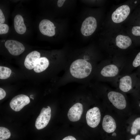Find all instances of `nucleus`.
Returning <instances> with one entry per match:
<instances>
[{"label": "nucleus", "mask_w": 140, "mask_h": 140, "mask_svg": "<svg viewBox=\"0 0 140 140\" xmlns=\"http://www.w3.org/2000/svg\"><path fill=\"white\" fill-rule=\"evenodd\" d=\"M126 127L127 139L138 134L140 130V117L134 120L130 116L127 117L126 120Z\"/></svg>", "instance_id": "9"}, {"label": "nucleus", "mask_w": 140, "mask_h": 140, "mask_svg": "<svg viewBox=\"0 0 140 140\" xmlns=\"http://www.w3.org/2000/svg\"><path fill=\"white\" fill-rule=\"evenodd\" d=\"M130 9L128 5H121L115 10L111 15V19L114 23L119 24L125 20L129 16Z\"/></svg>", "instance_id": "6"}, {"label": "nucleus", "mask_w": 140, "mask_h": 140, "mask_svg": "<svg viewBox=\"0 0 140 140\" xmlns=\"http://www.w3.org/2000/svg\"><path fill=\"white\" fill-rule=\"evenodd\" d=\"M132 65L135 68L140 66V51L137 54L132 61Z\"/></svg>", "instance_id": "20"}, {"label": "nucleus", "mask_w": 140, "mask_h": 140, "mask_svg": "<svg viewBox=\"0 0 140 140\" xmlns=\"http://www.w3.org/2000/svg\"><path fill=\"white\" fill-rule=\"evenodd\" d=\"M128 138L127 140H140V134H137L135 136Z\"/></svg>", "instance_id": "25"}, {"label": "nucleus", "mask_w": 140, "mask_h": 140, "mask_svg": "<svg viewBox=\"0 0 140 140\" xmlns=\"http://www.w3.org/2000/svg\"><path fill=\"white\" fill-rule=\"evenodd\" d=\"M125 62L124 60H113L99 63L93 78L99 81H113L120 75Z\"/></svg>", "instance_id": "4"}, {"label": "nucleus", "mask_w": 140, "mask_h": 140, "mask_svg": "<svg viewBox=\"0 0 140 140\" xmlns=\"http://www.w3.org/2000/svg\"><path fill=\"white\" fill-rule=\"evenodd\" d=\"M5 46L9 53L13 55L20 54L24 51L25 49L22 43L15 40H10L6 41Z\"/></svg>", "instance_id": "11"}, {"label": "nucleus", "mask_w": 140, "mask_h": 140, "mask_svg": "<svg viewBox=\"0 0 140 140\" xmlns=\"http://www.w3.org/2000/svg\"><path fill=\"white\" fill-rule=\"evenodd\" d=\"M55 27L52 22L47 19L42 20L39 25L40 32L43 35L49 37L53 36L55 34Z\"/></svg>", "instance_id": "13"}, {"label": "nucleus", "mask_w": 140, "mask_h": 140, "mask_svg": "<svg viewBox=\"0 0 140 140\" xmlns=\"http://www.w3.org/2000/svg\"><path fill=\"white\" fill-rule=\"evenodd\" d=\"M132 43L131 38L128 36L120 34L116 37L114 44L117 49L123 50L128 49Z\"/></svg>", "instance_id": "12"}, {"label": "nucleus", "mask_w": 140, "mask_h": 140, "mask_svg": "<svg viewBox=\"0 0 140 140\" xmlns=\"http://www.w3.org/2000/svg\"><path fill=\"white\" fill-rule=\"evenodd\" d=\"M8 25L5 24L0 23V34H2L7 33L9 30Z\"/></svg>", "instance_id": "22"}, {"label": "nucleus", "mask_w": 140, "mask_h": 140, "mask_svg": "<svg viewBox=\"0 0 140 140\" xmlns=\"http://www.w3.org/2000/svg\"><path fill=\"white\" fill-rule=\"evenodd\" d=\"M65 0H59L57 1V5L59 7H60L62 6Z\"/></svg>", "instance_id": "27"}, {"label": "nucleus", "mask_w": 140, "mask_h": 140, "mask_svg": "<svg viewBox=\"0 0 140 140\" xmlns=\"http://www.w3.org/2000/svg\"><path fill=\"white\" fill-rule=\"evenodd\" d=\"M40 53L36 51L29 53L26 57L24 62L25 67L29 69L33 68L36 61L40 58Z\"/></svg>", "instance_id": "15"}, {"label": "nucleus", "mask_w": 140, "mask_h": 140, "mask_svg": "<svg viewBox=\"0 0 140 140\" xmlns=\"http://www.w3.org/2000/svg\"><path fill=\"white\" fill-rule=\"evenodd\" d=\"M51 117V110L49 106L47 108H43L40 114L37 118L35 125L38 130L43 129L48 124Z\"/></svg>", "instance_id": "7"}, {"label": "nucleus", "mask_w": 140, "mask_h": 140, "mask_svg": "<svg viewBox=\"0 0 140 140\" xmlns=\"http://www.w3.org/2000/svg\"><path fill=\"white\" fill-rule=\"evenodd\" d=\"M138 106L139 107H140V103H139Z\"/></svg>", "instance_id": "29"}, {"label": "nucleus", "mask_w": 140, "mask_h": 140, "mask_svg": "<svg viewBox=\"0 0 140 140\" xmlns=\"http://www.w3.org/2000/svg\"><path fill=\"white\" fill-rule=\"evenodd\" d=\"M11 73V70L5 67L0 66V79H5L9 78Z\"/></svg>", "instance_id": "18"}, {"label": "nucleus", "mask_w": 140, "mask_h": 140, "mask_svg": "<svg viewBox=\"0 0 140 140\" xmlns=\"http://www.w3.org/2000/svg\"><path fill=\"white\" fill-rule=\"evenodd\" d=\"M83 111L82 104L80 103H76L69 110L67 114L68 118L71 121H77L80 119Z\"/></svg>", "instance_id": "14"}, {"label": "nucleus", "mask_w": 140, "mask_h": 140, "mask_svg": "<svg viewBox=\"0 0 140 140\" xmlns=\"http://www.w3.org/2000/svg\"><path fill=\"white\" fill-rule=\"evenodd\" d=\"M10 136L11 133L8 129L3 127H0V140H6Z\"/></svg>", "instance_id": "19"}, {"label": "nucleus", "mask_w": 140, "mask_h": 140, "mask_svg": "<svg viewBox=\"0 0 140 140\" xmlns=\"http://www.w3.org/2000/svg\"><path fill=\"white\" fill-rule=\"evenodd\" d=\"M127 118L105 108L101 122L103 140H127Z\"/></svg>", "instance_id": "2"}, {"label": "nucleus", "mask_w": 140, "mask_h": 140, "mask_svg": "<svg viewBox=\"0 0 140 140\" xmlns=\"http://www.w3.org/2000/svg\"><path fill=\"white\" fill-rule=\"evenodd\" d=\"M14 24L15 30L18 34H23L26 32V27L24 23L23 18L21 15H17L15 16Z\"/></svg>", "instance_id": "17"}, {"label": "nucleus", "mask_w": 140, "mask_h": 140, "mask_svg": "<svg viewBox=\"0 0 140 140\" xmlns=\"http://www.w3.org/2000/svg\"><path fill=\"white\" fill-rule=\"evenodd\" d=\"M103 118V117H102ZM101 111L99 108L94 107L89 109L86 114V119L87 125L90 128H95L97 127L102 120Z\"/></svg>", "instance_id": "5"}, {"label": "nucleus", "mask_w": 140, "mask_h": 140, "mask_svg": "<svg viewBox=\"0 0 140 140\" xmlns=\"http://www.w3.org/2000/svg\"><path fill=\"white\" fill-rule=\"evenodd\" d=\"M5 19L4 14L1 9H0V23L3 24Z\"/></svg>", "instance_id": "23"}, {"label": "nucleus", "mask_w": 140, "mask_h": 140, "mask_svg": "<svg viewBox=\"0 0 140 140\" xmlns=\"http://www.w3.org/2000/svg\"><path fill=\"white\" fill-rule=\"evenodd\" d=\"M86 52L80 56L69 59H66L63 75L61 78L60 85H66L71 82L89 83L93 78L99 63L97 59Z\"/></svg>", "instance_id": "1"}, {"label": "nucleus", "mask_w": 140, "mask_h": 140, "mask_svg": "<svg viewBox=\"0 0 140 140\" xmlns=\"http://www.w3.org/2000/svg\"><path fill=\"white\" fill-rule=\"evenodd\" d=\"M103 91L104 106L120 115L127 118L131 115L130 106L126 94L100 86Z\"/></svg>", "instance_id": "3"}, {"label": "nucleus", "mask_w": 140, "mask_h": 140, "mask_svg": "<svg viewBox=\"0 0 140 140\" xmlns=\"http://www.w3.org/2000/svg\"><path fill=\"white\" fill-rule=\"evenodd\" d=\"M131 33L133 36L140 37V26H133L131 29Z\"/></svg>", "instance_id": "21"}, {"label": "nucleus", "mask_w": 140, "mask_h": 140, "mask_svg": "<svg viewBox=\"0 0 140 140\" xmlns=\"http://www.w3.org/2000/svg\"><path fill=\"white\" fill-rule=\"evenodd\" d=\"M97 27V22L95 18L93 16H89L86 18L83 22L81 32L84 36H89L94 33Z\"/></svg>", "instance_id": "8"}, {"label": "nucleus", "mask_w": 140, "mask_h": 140, "mask_svg": "<svg viewBox=\"0 0 140 140\" xmlns=\"http://www.w3.org/2000/svg\"><path fill=\"white\" fill-rule=\"evenodd\" d=\"M50 64L49 61L47 58L40 57L35 63L33 70L36 73L42 72L47 69Z\"/></svg>", "instance_id": "16"}, {"label": "nucleus", "mask_w": 140, "mask_h": 140, "mask_svg": "<svg viewBox=\"0 0 140 140\" xmlns=\"http://www.w3.org/2000/svg\"><path fill=\"white\" fill-rule=\"evenodd\" d=\"M139 26H140V22H139Z\"/></svg>", "instance_id": "30"}, {"label": "nucleus", "mask_w": 140, "mask_h": 140, "mask_svg": "<svg viewBox=\"0 0 140 140\" xmlns=\"http://www.w3.org/2000/svg\"><path fill=\"white\" fill-rule=\"evenodd\" d=\"M30 102L29 98L24 94L18 95L13 97L11 101L10 106L16 111H18Z\"/></svg>", "instance_id": "10"}, {"label": "nucleus", "mask_w": 140, "mask_h": 140, "mask_svg": "<svg viewBox=\"0 0 140 140\" xmlns=\"http://www.w3.org/2000/svg\"><path fill=\"white\" fill-rule=\"evenodd\" d=\"M62 140H76V139L74 137L69 136L65 137Z\"/></svg>", "instance_id": "26"}, {"label": "nucleus", "mask_w": 140, "mask_h": 140, "mask_svg": "<svg viewBox=\"0 0 140 140\" xmlns=\"http://www.w3.org/2000/svg\"><path fill=\"white\" fill-rule=\"evenodd\" d=\"M33 96V95H31L30 96V97L33 100L34 99V98L32 96Z\"/></svg>", "instance_id": "28"}, {"label": "nucleus", "mask_w": 140, "mask_h": 140, "mask_svg": "<svg viewBox=\"0 0 140 140\" xmlns=\"http://www.w3.org/2000/svg\"><path fill=\"white\" fill-rule=\"evenodd\" d=\"M6 93L5 90L2 88H0V100L4 98L6 96Z\"/></svg>", "instance_id": "24"}]
</instances>
